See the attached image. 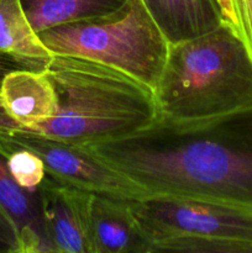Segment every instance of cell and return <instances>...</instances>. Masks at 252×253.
<instances>
[{
	"label": "cell",
	"instance_id": "cell-6",
	"mask_svg": "<svg viewBox=\"0 0 252 253\" xmlns=\"http://www.w3.org/2000/svg\"><path fill=\"white\" fill-rule=\"evenodd\" d=\"M15 147L27 148L43 161L47 174L91 194L120 199H145L147 193L109 167L86 147L71 145L39 132L7 126L0 131V151L4 156Z\"/></svg>",
	"mask_w": 252,
	"mask_h": 253
},
{
	"label": "cell",
	"instance_id": "cell-1",
	"mask_svg": "<svg viewBox=\"0 0 252 253\" xmlns=\"http://www.w3.org/2000/svg\"><path fill=\"white\" fill-rule=\"evenodd\" d=\"M148 197L209 200L252 211V109L151 125L89 146Z\"/></svg>",
	"mask_w": 252,
	"mask_h": 253
},
{
	"label": "cell",
	"instance_id": "cell-4",
	"mask_svg": "<svg viewBox=\"0 0 252 253\" xmlns=\"http://www.w3.org/2000/svg\"><path fill=\"white\" fill-rule=\"evenodd\" d=\"M52 54L73 56L113 67L155 91L169 42L142 0H127L104 16L57 25L39 32Z\"/></svg>",
	"mask_w": 252,
	"mask_h": 253
},
{
	"label": "cell",
	"instance_id": "cell-18",
	"mask_svg": "<svg viewBox=\"0 0 252 253\" xmlns=\"http://www.w3.org/2000/svg\"><path fill=\"white\" fill-rule=\"evenodd\" d=\"M216 2L219 4L220 10H221L222 19H224L225 24L230 25L235 30V20L234 14H232L231 0H216Z\"/></svg>",
	"mask_w": 252,
	"mask_h": 253
},
{
	"label": "cell",
	"instance_id": "cell-5",
	"mask_svg": "<svg viewBox=\"0 0 252 253\" xmlns=\"http://www.w3.org/2000/svg\"><path fill=\"white\" fill-rule=\"evenodd\" d=\"M131 207L151 245L168 237H211L239 242L252 253L251 210L175 197H147Z\"/></svg>",
	"mask_w": 252,
	"mask_h": 253
},
{
	"label": "cell",
	"instance_id": "cell-13",
	"mask_svg": "<svg viewBox=\"0 0 252 253\" xmlns=\"http://www.w3.org/2000/svg\"><path fill=\"white\" fill-rule=\"evenodd\" d=\"M35 31L118 11L127 0H20Z\"/></svg>",
	"mask_w": 252,
	"mask_h": 253
},
{
	"label": "cell",
	"instance_id": "cell-15",
	"mask_svg": "<svg viewBox=\"0 0 252 253\" xmlns=\"http://www.w3.org/2000/svg\"><path fill=\"white\" fill-rule=\"evenodd\" d=\"M235 31L252 58V0H231Z\"/></svg>",
	"mask_w": 252,
	"mask_h": 253
},
{
	"label": "cell",
	"instance_id": "cell-11",
	"mask_svg": "<svg viewBox=\"0 0 252 253\" xmlns=\"http://www.w3.org/2000/svg\"><path fill=\"white\" fill-rule=\"evenodd\" d=\"M169 43L198 37L224 22L216 0H142Z\"/></svg>",
	"mask_w": 252,
	"mask_h": 253
},
{
	"label": "cell",
	"instance_id": "cell-9",
	"mask_svg": "<svg viewBox=\"0 0 252 253\" xmlns=\"http://www.w3.org/2000/svg\"><path fill=\"white\" fill-rule=\"evenodd\" d=\"M91 229L95 253H151L130 200L93 194Z\"/></svg>",
	"mask_w": 252,
	"mask_h": 253
},
{
	"label": "cell",
	"instance_id": "cell-12",
	"mask_svg": "<svg viewBox=\"0 0 252 253\" xmlns=\"http://www.w3.org/2000/svg\"><path fill=\"white\" fill-rule=\"evenodd\" d=\"M0 53L43 69L52 53L40 40L20 0H0Z\"/></svg>",
	"mask_w": 252,
	"mask_h": 253
},
{
	"label": "cell",
	"instance_id": "cell-7",
	"mask_svg": "<svg viewBox=\"0 0 252 253\" xmlns=\"http://www.w3.org/2000/svg\"><path fill=\"white\" fill-rule=\"evenodd\" d=\"M39 192L52 253H95L91 229L93 194L48 174Z\"/></svg>",
	"mask_w": 252,
	"mask_h": 253
},
{
	"label": "cell",
	"instance_id": "cell-16",
	"mask_svg": "<svg viewBox=\"0 0 252 253\" xmlns=\"http://www.w3.org/2000/svg\"><path fill=\"white\" fill-rule=\"evenodd\" d=\"M0 253H20V241L14 225L0 209Z\"/></svg>",
	"mask_w": 252,
	"mask_h": 253
},
{
	"label": "cell",
	"instance_id": "cell-2",
	"mask_svg": "<svg viewBox=\"0 0 252 253\" xmlns=\"http://www.w3.org/2000/svg\"><path fill=\"white\" fill-rule=\"evenodd\" d=\"M43 71L56 89L58 110L35 132L89 147L132 135L158 118L155 91L113 67L52 54Z\"/></svg>",
	"mask_w": 252,
	"mask_h": 253
},
{
	"label": "cell",
	"instance_id": "cell-3",
	"mask_svg": "<svg viewBox=\"0 0 252 253\" xmlns=\"http://www.w3.org/2000/svg\"><path fill=\"white\" fill-rule=\"evenodd\" d=\"M158 116L212 118L252 109V58L230 25L169 43L155 89Z\"/></svg>",
	"mask_w": 252,
	"mask_h": 253
},
{
	"label": "cell",
	"instance_id": "cell-10",
	"mask_svg": "<svg viewBox=\"0 0 252 253\" xmlns=\"http://www.w3.org/2000/svg\"><path fill=\"white\" fill-rule=\"evenodd\" d=\"M0 209L14 225L20 253H52L44 230L40 192L20 187L10 174L6 157L0 151Z\"/></svg>",
	"mask_w": 252,
	"mask_h": 253
},
{
	"label": "cell",
	"instance_id": "cell-8",
	"mask_svg": "<svg viewBox=\"0 0 252 253\" xmlns=\"http://www.w3.org/2000/svg\"><path fill=\"white\" fill-rule=\"evenodd\" d=\"M0 110L12 126L35 131L58 110L53 83L43 69L17 68L0 82Z\"/></svg>",
	"mask_w": 252,
	"mask_h": 253
},
{
	"label": "cell",
	"instance_id": "cell-17",
	"mask_svg": "<svg viewBox=\"0 0 252 253\" xmlns=\"http://www.w3.org/2000/svg\"><path fill=\"white\" fill-rule=\"evenodd\" d=\"M17 68H30V67H27L26 64L17 61V59L12 58V57H9L6 56V54L0 53V82L2 81L5 74L9 73V72L12 71V69H17ZM5 125H7V119L5 118L4 114H2L1 110H0V128L4 127Z\"/></svg>",
	"mask_w": 252,
	"mask_h": 253
},
{
	"label": "cell",
	"instance_id": "cell-14",
	"mask_svg": "<svg viewBox=\"0 0 252 253\" xmlns=\"http://www.w3.org/2000/svg\"><path fill=\"white\" fill-rule=\"evenodd\" d=\"M5 157L7 169L20 187L31 192L39 190L47 175L46 167L40 156L27 148L15 147Z\"/></svg>",
	"mask_w": 252,
	"mask_h": 253
}]
</instances>
